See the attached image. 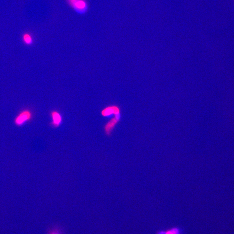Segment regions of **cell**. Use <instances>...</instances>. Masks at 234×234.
Listing matches in <instances>:
<instances>
[{"instance_id": "obj_6", "label": "cell", "mask_w": 234, "mask_h": 234, "mask_svg": "<svg viewBox=\"0 0 234 234\" xmlns=\"http://www.w3.org/2000/svg\"><path fill=\"white\" fill-rule=\"evenodd\" d=\"M164 231L165 234H182L181 229L178 227H174Z\"/></svg>"}, {"instance_id": "obj_8", "label": "cell", "mask_w": 234, "mask_h": 234, "mask_svg": "<svg viewBox=\"0 0 234 234\" xmlns=\"http://www.w3.org/2000/svg\"><path fill=\"white\" fill-rule=\"evenodd\" d=\"M61 234L60 232L58 230V229H54V230H53L51 231L50 232V234Z\"/></svg>"}, {"instance_id": "obj_4", "label": "cell", "mask_w": 234, "mask_h": 234, "mask_svg": "<svg viewBox=\"0 0 234 234\" xmlns=\"http://www.w3.org/2000/svg\"><path fill=\"white\" fill-rule=\"evenodd\" d=\"M102 115L104 117L109 116L112 114H118L120 113V109L118 106H111L108 107L102 111Z\"/></svg>"}, {"instance_id": "obj_1", "label": "cell", "mask_w": 234, "mask_h": 234, "mask_svg": "<svg viewBox=\"0 0 234 234\" xmlns=\"http://www.w3.org/2000/svg\"><path fill=\"white\" fill-rule=\"evenodd\" d=\"M68 4L76 12L80 14L85 13L88 9L86 0H66Z\"/></svg>"}, {"instance_id": "obj_5", "label": "cell", "mask_w": 234, "mask_h": 234, "mask_svg": "<svg viewBox=\"0 0 234 234\" xmlns=\"http://www.w3.org/2000/svg\"><path fill=\"white\" fill-rule=\"evenodd\" d=\"M51 116L53 119L52 125L55 127H58L62 121V118L60 114L57 111H53L51 113Z\"/></svg>"}, {"instance_id": "obj_7", "label": "cell", "mask_w": 234, "mask_h": 234, "mask_svg": "<svg viewBox=\"0 0 234 234\" xmlns=\"http://www.w3.org/2000/svg\"><path fill=\"white\" fill-rule=\"evenodd\" d=\"M24 40L25 43L27 44H30L32 43V39L30 35L29 34H25L24 36Z\"/></svg>"}, {"instance_id": "obj_9", "label": "cell", "mask_w": 234, "mask_h": 234, "mask_svg": "<svg viewBox=\"0 0 234 234\" xmlns=\"http://www.w3.org/2000/svg\"><path fill=\"white\" fill-rule=\"evenodd\" d=\"M156 234H165L164 231H157V232H156Z\"/></svg>"}, {"instance_id": "obj_3", "label": "cell", "mask_w": 234, "mask_h": 234, "mask_svg": "<svg viewBox=\"0 0 234 234\" xmlns=\"http://www.w3.org/2000/svg\"><path fill=\"white\" fill-rule=\"evenodd\" d=\"M31 114L28 111H25L22 112L21 114L15 120L16 124L18 125H21L25 122L28 121L31 119Z\"/></svg>"}, {"instance_id": "obj_2", "label": "cell", "mask_w": 234, "mask_h": 234, "mask_svg": "<svg viewBox=\"0 0 234 234\" xmlns=\"http://www.w3.org/2000/svg\"><path fill=\"white\" fill-rule=\"evenodd\" d=\"M120 117H121V115H120V113L115 114L114 118L111 119L108 123H107L105 128V132H106L107 135H110V133H111L113 128H114V126L116 125L117 123L119 122V120H120Z\"/></svg>"}]
</instances>
